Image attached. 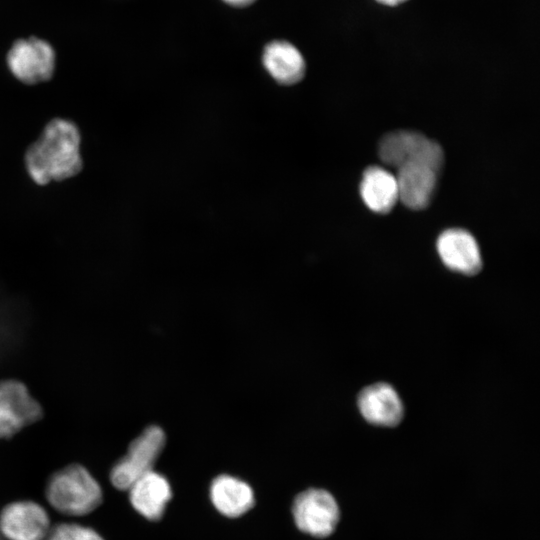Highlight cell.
<instances>
[{
  "label": "cell",
  "mask_w": 540,
  "mask_h": 540,
  "mask_svg": "<svg viewBox=\"0 0 540 540\" xmlns=\"http://www.w3.org/2000/svg\"><path fill=\"white\" fill-rule=\"evenodd\" d=\"M224 1L233 6L243 7V6H247L253 3L255 0H224Z\"/></svg>",
  "instance_id": "cell-18"
},
{
  "label": "cell",
  "mask_w": 540,
  "mask_h": 540,
  "mask_svg": "<svg viewBox=\"0 0 540 540\" xmlns=\"http://www.w3.org/2000/svg\"><path fill=\"white\" fill-rule=\"evenodd\" d=\"M80 142V132L73 122L62 118L51 120L25 154L32 180L46 185L77 175L83 167Z\"/></svg>",
  "instance_id": "cell-1"
},
{
  "label": "cell",
  "mask_w": 540,
  "mask_h": 540,
  "mask_svg": "<svg viewBox=\"0 0 540 540\" xmlns=\"http://www.w3.org/2000/svg\"><path fill=\"white\" fill-rule=\"evenodd\" d=\"M6 59L13 76L29 85L49 80L55 69L54 49L36 37L15 41Z\"/></svg>",
  "instance_id": "cell-5"
},
{
  "label": "cell",
  "mask_w": 540,
  "mask_h": 540,
  "mask_svg": "<svg viewBox=\"0 0 540 540\" xmlns=\"http://www.w3.org/2000/svg\"><path fill=\"white\" fill-rule=\"evenodd\" d=\"M45 540H104L92 528L76 523H61L50 529Z\"/></svg>",
  "instance_id": "cell-16"
},
{
  "label": "cell",
  "mask_w": 540,
  "mask_h": 540,
  "mask_svg": "<svg viewBox=\"0 0 540 540\" xmlns=\"http://www.w3.org/2000/svg\"><path fill=\"white\" fill-rule=\"evenodd\" d=\"M50 529L46 510L33 501L13 502L0 514V531L8 540H45Z\"/></svg>",
  "instance_id": "cell-8"
},
{
  "label": "cell",
  "mask_w": 540,
  "mask_h": 540,
  "mask_svg": "<svg viewBox=\"0 0 540 540\" xmlns=\"http://www.w3.org/2000/svg\"><path fill=\"white\" fill-rule=\"evenodd\" d=\"M437 251L442 262L451 270L465 275H475L482 268L477 241L466 230L443 231L437 239Z\"/></svg>",
  "instance_id": "cell-9"
},
{
  "label": "cell",
  "mask_w": 540,
  "mask_h": 540,
  "mask_svg": "<svg viewBox=\"0 0 540 540\" xmlns=\"http://www.w3.org/2000/svg\"><path fill=\"white\" fill-rule=\"evenodd\" d=\"M358 408L370 423L381 426H396L403 418L401 399L392 386L376 383L364 388L358 395Z\"/></svg>",
  "instance_id": "cell-11"
},
{
  "label": "cell",
  "mask_w": 540,
  "mask_h": 540,
  "mask_svg": "<svg viewBox=\"0 0 540 540\" xmlns=\"http://www.w3.org/2000/svg\"><path fill=\"white\" fill-rule=\"evenodd\" d=\"M376 1L381 4L388 5V6H396L407 0H376Z\"/></svg>",
  "instance_id": "cell-19"
},
{
  "label": "cell",
  "mask_w": 540,
  "mask_h": 540,
  "mask_svg": "<svg viewBox=\"0 0 540 540\" xmlns=\"http://www.w3.org/2000/svg\"><path fill=\"white\" fill-rule=\"evenodd\" d=\"M262 61L268 73L280 84L299 82L305 73V61L300 51L286 41L266 45Z\"/></svg>",
  "instance_id": "cell-13"
},
{
  "label": "cell",
  "mask_w": 540,
  "mask_h": 540,
  "mask_svg": "<svg viewBox=\"0 0 540 540\" xmlns=\"http://www.w3.org/2000/svg\"><path fill=\"white\" fill-rule=\"evenodd\" d=\"M379 159L398 169L408 163H424L438 171L444 164L441 146L421 133L396 131L386 134L379 143Z\"/></svg>",
  "instance_id": "cell-3"
},
{
  "label": "cell",
  "mask_w": 540,
  "mask_h": 540,
  "mask_svg": "<svg viewBox=\"0 0 540 540\" xmlns=\"http://www.w3.org/2000/svg\"><path fill=\"white\" fill-rule=\"evenodd\" d=\"M128 490L129 499L134 509L152 521L163 516L166 505L172 496L167 479L153 470L137 479Z\"/></svg>",
  "instance_id": "cell-12"
},
{
  "label": "cell",
  "mask_w": 540,
  "mask_h": 540,
  "mask_svg": "<svg viewBox=\"0 0 540 540\" xmlns=\"http://www.w3.org/2000/svg\"><path fill=\"white\" fill-rule=\"evenodd\" d=\"M299 530L314 537L330 535L338 521L339 508L334 497L322 489H307L297 495L292 506Z\"/></svg>",
  "instance_id": "cell-6"
},
{
  "label": "cell",
  "mask_w": 540,
  "mask_h": 540,
  "mask_svg": "<svg viewBox=\"0 0 540 540\" xmlns=\"http://www.w3.org/2000/svg\"><path fill=\"white\" fill-rule=\"evenodd\" d=\"M210 498L221 514L233 518L243 515L254 505L252 488L230 475H219L212 481Z\"/></svg>",
  "instance_id": "cell-14"
},
{
  "label": "cell",
  "mask_w": 540,
  "mask_h": 540,
  "mask_svg": "<svg viewBox=\"0 0 540 540\" xmlns=\"http://www.w3.org/2000/svg\"><path fill=\"white\" fill-rule=\"evenodd\" d=\"M360 195L373 212H390L399 200L395 175L382 167L367 168L360 183Z\"/></svg>",
  "instance_id": "cell-15"
},
{
  "label": "cell",
  "mask_w": 540,
  "mask_h": 540,
  "mask_svg": "<svg viewBox=\"0 0 540 540\" xmlns=\"http://www.w3.org/2000/svg\"><path fill=\"white\" fill-rule=\"evenodd\" d=\"M165 444V434L158 426L146 428L129 445L127 454L110 472V480L119 490H128L141 476L153 470V466Z\"/></svg>",
  "instance_id": "cell-4"
},
{
  "label": "cell",
  "mask_w": 540,
  "mask_h": 540,
  "mask_svg": "<svg viewBox=\"0 0 540 540\" xmlns=\"http://www.w3.org/2000/svg\"><path fill=\"white\" fill-rule=\"evenodd\" d=\"M40 404L17 380L0 381V439L10 438L42 417Z\"/></svg>",
  "instance_id": "cell-7"
},
{
  "label": "cell",
  "mask_w": 540,
  "mask_h": 540,
  "mask_svg": "<svg viewBox=\"0 0 540 540\" xmlns=\"http://www.w3.org/2000/svg\"><path fill=\"white\" fill-rule=\"evenodd\" d=\"M14 339V325L8 313L0 307V355L11 346Z\"/></svg>",
  "instance_id": "cell-17"
},
{
  "label": "cell",
  "mask_w": 540,
  "mask_h": 540,
  "mask_svg": "<svg viewBox=\"0 0 540 540\" xmlns=\"http://www.w3.org/2000/svg\"><path fill=\"white\" fill-rule=\"evenodd\" d=\"M46 498L58 512L84 516L102 501V490L86 468L73 464L56 472L46 487Z\"/></svg>",
  "instance_id": "cell-2"
},
{
  "label": "cell",
  "mask_w": 540,
  "mask_h": 540,
  "mask_svg": "<svg viewBox=\"0 0 540 540\" xmlns=\"http://www.w3.org/2000/svg\"><path fill=\"white\" fill-rule=\"evenodd\" d=\"M440 171L424 163H408L397 169L395 175L399 200L408 208H426L436 189Z\"/></svg>",
  "instance_id": "cell-10"
}]
</instances>
